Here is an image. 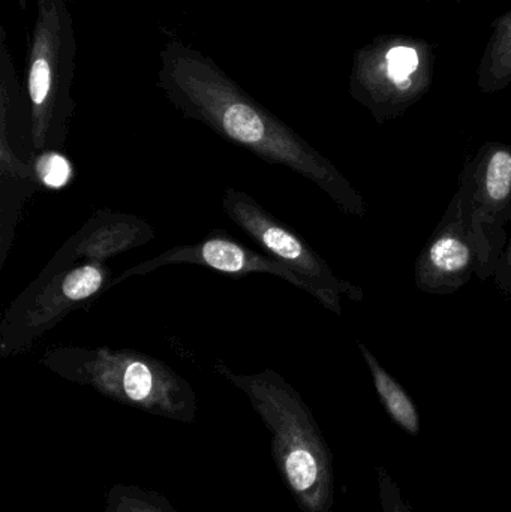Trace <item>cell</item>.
Here are the masks:
<instances>
[{
	"label": "cell",
	"instance_id": "6da1fadb",
	"mask_svg": "<svg viewBox=\"0 0 511 512\" xmlns=\"http://www.w3.org/2000/svg\"><path fill=\"white\" fill-rule=\"evenodd\" d=\"M159 59L156 84L183 117L203 123L267 164L300 174L326 192L342 212L365 218V200L332 161L258 104L210 57L173 41Z\"/></svg>",
	"mask_w": 511,
	"mask_h": 512
},
{
	"label": "cell",
	"instance_id": "8fae6325",
	"mask_svg": "<svg viewBox=\"0 0 511 512\" xmlns=\"http://www.w3.org/2000/svg\"><path fill=\"white\" fill-rule=\"evenodd\" d=\"M285 465H287V474L291 484L299 492H306L317 484L320 466L311 451L302 450V448L291 451Z\"/></svg>",
	"mask_w": 511,
	"mask_h": 512
},
{
	"label": "cell",
	"instance_id": "5bb4252c",
	"mask_svg": "<svg viewBox=\"0 0 511 512\" xmlns=\"http://www.w3.org/2000/svg\"><path fill=\"white\" fill-rule=\"evenodd\" d=\"M389 62V77L398 86L401 81L410 80V75L419 66L416 50L408 47H396L387 54Z\"/></svg>",
	"mask_w": 511,
	"mask_h": 512
},
{
	"label": "cell",
	"instance_id": "9a60e30c",
	"mask_svg": "<svg viewBox=\"0 0 511 512\" xmlns=\"http://www.w3.org/2000/svg\"><path fill=\"white\" fill-rule=\"evenodd\" d=\"M494 277L498 288L511 297V237Z\"/></svg>",
	"mask_w": 511,
	"mask_h": 512
},
{
	"label": "cell",
	"instance_id": "30bf717a",
	"mask_svg": "<svg viewBox=\"0 0 511 512\" xmlns=\"http://www.w3.org/2000/svg\"><path fill=\"white\" fill-rule=\"evenodd\" d=\"M363 358L371 370L372 379H374L375 390L378 397L383 402L387 414L399 427L410 433L411 436H417L420 433V417L417 411L416 403L413 402L407 391L401 384L381 366L380 361L375 355L366 348L363 343L359 345Z\"/></svg>",
	"mask_w": 511,
	"mask_h": 512
},
{
	"label": "cell",
	"instance_id": "7c38bea8",
	"mask_svg": "<svg viewBox=\"0 0 511 512\" xmlns=\"http://www.w3.org/2000/svg\"><path fill=\"white\" fill-rule=\"evenodd\" d=\"M36 173L42 185L59 189L71 180L72 168L60 152H47L36 156Z\"/></svg>",
	"mask_w": 511,
	"mask_h": 512
},
{
	"label": "cell",
	"instance_id": "4fadbf2b",
	"mask_svg": "<svg viewBox=\"0 0 511 512\" xmlns=\"http://www.w3.org/2000/svg\"><path fill=\"white\" fill-rule=\"evenodd\" d=\"M378 498H380L381 512H411L410 505L405 501L392 475L384 468L377 469Z\"/></svg>",
	"mask_w": 511,
	"mask_h": 512
},
{
	"label": "cell",
	"instance_id": "5b68a950",
	"mask_svg": "<svg viewBox=\"0 0 511 512\" xmlns=\"http://www.w3.org/2000/svg\"><path fill=\"white\" fill-rule=\"evenodd\" d=\"M456 200L482 256L479 279L495 276L509 245L511 222V146L483 147L459 177Z\"/></svg>",
	"mask_w": 511,
	"mask_h": 512
},
{
	"label": "cell",
	"instance_id": "9c48e42d",
	"mask_svg": "<svg viewBox=\"0 0 511 512\" xmlns=\"http://www.w3.org/2000/svg\"><path fill=\"white\" fill-rule=\"evenodd\" d=\"M177 264L200 265V267L231 274V276H246V274L255 273L270 274V276L279 277V279L285 280L317 298L314 286L299 276L296 271L291 270L282 262L276 261L270 255L260 254V252L246 248L242 243L222 234V231H213L212 236L195 243V245L176 246L155 258L126 268L119 277L113 280L111 288L117 283L131 279V277L144 276V274L152 273V271L167 267V265Z\"/></svg>",
	"mask_w": 511,
	"mask_h": 512
},
{
	"label": "cell",
	"instance_id": "52a82bcc",
	"mask_svg": "<svg viewBox=\"0 0 511 512\" xmlns=\"http://www.w3.org/2000/svg\"><path fill=\"white\" fill-rule=\"evenodd\" d=\"M32 141V117L26 93L8 84L0 89V270L27 201L39 186Z\"/></svg>",
	"mask_w": 511,
	"mask_h": 512
},
{
	"label": "cell",
	"instance_id": "277c9868",
	"mask_svg": "<svg viewBox=\"0 0 511 512\" xmlns=\"http://www.w3.org/2000/svg\"><path fill=\"white\" fill-rule=\"evenodd\" d=\"M41 363L65 378L114 391L134 403L170 399L185 391V382L171 367L135 349L53 346L42 354Z\"/></svg>",
	"mask_w": 511,
	"mask_h": 512
},
{
	"label": "cell",
	"instance_id": "3957f363",
	"mask_svg": "<svg viewBox=\"0 0 511 512\" xmlns=\"http://www.w3.org/2000/svg\"><path fill=\"white\" fill-rule=\"evenodd\" d=\"M113 280L107 262L72 254L62 246L3 315L0 357L29 351L69 313L92 306Z\"/></svg>",
	"mask_w": 511,
	"mask_h": 512
},
{
	"label": "cell",
	"instance_id": "ba28073f",
	"mask_svg": "<svg viewBox=\"0 0 511 512\" xmlns=\"http://www.w3.org/2000/svg\"><path fill=\"white\" fill-rule=\"evenodd\" d=\"M480 271L479 245L465 222L458 200L453 197L417 258L414 283L426 294H453L474 276L479 277Z\"/></svg>",
	"mask_w": 511,
	"mask_h": 512
},
{
	"label": "cell",
	"instance_id": "7a4b0ae2",
	"mask_svg": "<svg viewBox=\"0 0 511 512\" xmlns=\"http://www.w3.org/2000/svg\"><path fill=\"white\" fill-rule=\"evenodd\" d=\"M35 24L27 54L26 93L35 155L60 152L74 117V20L66 0H36Z\"/></svg>",
	"mask_w": 511,
	"mask_h": 512
},
{
	"label": "cell",
	"instance_id": "2e32d148",
	"mask_svg": "<svg viewBox=\"0 0 511 512\" xmlns=\"http://www.w3.org/2000/svg\"><path fill=\"white\" fill-rule=\"evenodd\" d=\"M20 2L21 8H26L27 0H18Z\"/></svg>",
	"mask_w": 511,
	"mask_h": 512
},
{
	"label": "cell",
	"instance_id": "8992f818",
	"mask_svg": "<svg viewBox=\"0 0 511 512\" xmlns=\"http://www.w3.org/2000/svg\"><path fill=\"white\" fill-rule=\"evenodd\" d=\"M222 209L267 255L308 280L317 292V300L330 312L342 315V295L353 301L365 297L362 288L336 276L296 231L267 212L251 195L234 188L225 189Z\"/></svg>",
	"mask_w": 511,
	"mask_h": 512
}]
</instances>
